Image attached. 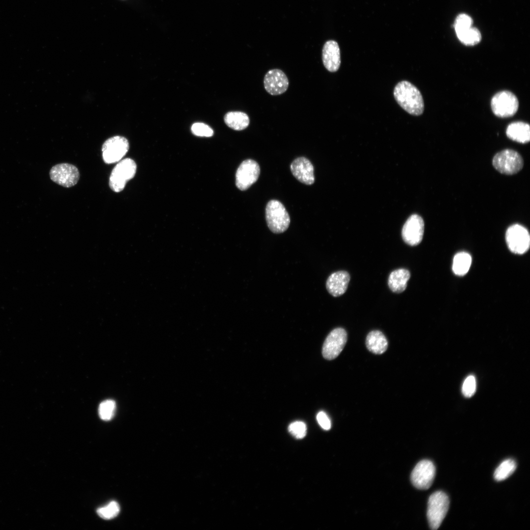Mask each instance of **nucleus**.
Masks as SVG:
<instances>
[{"label": "nucleus", "instance_id": "14", "mask_svg": "<svg viewBox=\"0 0 530 530\" xmlns=\"http://www.w3.org/2000/svg\"><path fill=\"white\" fill-rule=\"evenodd\" d=\"M289 84L286 75L283 71L278 69L269 70L264 77L265 88L271 95H278L284 93L288 89Z\"/></svg>", "mask_w": 530, "mask_h": 530}, {"label": "nucleus", "instance_id": "24", "mask_svg": "<svg viewBox=\"0 0 530 530\" xmlns=\"http://www.w3.org/2000/svg\"><path fill=\"white\" fill-rule=\"evenodd\" d=\"M516 462L512 459L504 460L496 469L494 477L498 481L504 480L510 477L515 471Z\"/></svg>", "mask_w": 530, "mask_h": 530}, {"label": "nucleus", "instance_id": "8", "mask_svg": "<svg viewBox=\"0 0 530 530\" xmlns=\"http://www.w3.org/2000/svg\"><path fill=\"white\" fill-rule=\"evenodd\" d=\"M129 149V143L125 137L121 136L110 137L106 140L102 146L103 160L107 164L118 162L125 156Z\"/></svg>", "mask_w": 530, "mask_h": 530}, {"label": "nucleus", "instance_id": "12", "mask_svg": "<svg viewBox=\"0 0 530 530\" xmlns=\"http://www.w3.org/2000/svg\"><path fill=\"white\" fill-rule=\"evenodd\" d=\"M50 177L57 184L70 187L77 184L80 179V173L74 165L63 163L52 167L50 171Z\"/></svg>", "mask_w": 530, "mask_h": 530}, {"label": "nucleus", "instance_id": "15", "mask_svg": "<svg viewBox=\"0 0 530 530\" xmlns=\"http://www.w3.org/2000/svg\"><path fill=\"white\" fill-rule=\"evenodd\" d=\"M290 168L292 175L301 183L307 185H311L314 183V167L307 158H296L291 163Z\"/></svg>", "mask_w": 530, "mask_h": 530}, {"label": "nucleus", "instance_id": "10", "mask_svg": "<svg viewBox=\"0 0 530 530\" xmlns=\"http://www.w3.org/2000/svg\"><path fill=\"white\" fill-rule=\"evenodd\" d=\"M347 335L343 328L332 330L326 338L323 344L322 354L328 360H333L340 354L346 343Z\"/></svg>", "mask_w": 530, "mask_h": 530}, {"label": "nucleus", "instance_id": "29", "mask_svg": "<svg viewBox=\"0 0 530 530\" xmlns=\"http://www.w3.org/2000/svg\"><path fill=\"white\" fill-rule=\"evenodd\" d=\"M192 132L199 136L210 137L213 134L212 129L208 125L203 123H195L191 128Z\"/></svg>", "mask_w": 530, "mask_h": 530}, {"label": "nucleus", "instance_id": "6", "mask_svg": "<svg viewBox=\"0 0 530 530\" xmlns=\"http://www.w3.org/2000/svg\"><path fill=\"white\" fill-rule=\"evenodd\" d=\"M491 107L497 117L507 118L513 116L517 111L519 101L511 92L504 90L498 92L492 98Z\"/></svg>", "mask_w": 530, "mask_h": 530}, {"label": "nucleus", "instance_id": "28", "mask_svg": "<svg viewBox=\"0 0 530 530\" xmlns=\"http://www.w3.org/2000/svg\"><path fill=\"white\" fill-rule=\"evenodd\" d=\"M476 380L474 376L470 375L465 379L462 387L463 395L466 398L474 395L476 390Z\"/></svg>", "mask_w": 530, "mask_h": 530}, {"label": "nucleus", "instance_id": "19", "mask_svg": "<svg viewBox=\"0 0 530 530\" xmlns=\"http://www.w3.org/2000/svg\"><path fill=\"white\" fill-rule=\"evenodd\" d=\"M368 349L375 354L385 352L388 346V340L384 334L379 330H372L369 333L366 339Z\"/></svg>", "mask_w": 530, "mask_h": 530}, {"label": "nucleus", "instance_id": "31", "mask_svg": "<svg viewBox=\"0 0 530 530\" xmlns=\"http://www.w3.org/2000/svg\"><path fill=\"white\" fill-rule=\"evenodd\" d=\"M317 420L320 426L324 430H328L331 428V421L327 414L323 411H320L317 415Z\"/></svg>", "mask_w": 530, "mask_h": 530}, {"label": "nucleus", "instance_id": "4", "mask_svg": "<svg viewBox=\"0 0 530 530\" xmlns=\"http://www.w3.org/2000/svg\"><path fill=\"white\" fill-rule=\"evenodd\" d=\"M136 164L130 158L118 161L113 168L109 179V186L115 192L123 190L127 183L132 179L136 173Z\"/></svg>", "mask_w": 530, "mask_h": 530}, {"label": "nucleus", "instance_id": "30", "mask_svg": "<svg viewBox=\"0 0 530 530\" xmlns=\"http://www.w3.org/2000/svg\"><path fill=\"white\" fill-rule=\"evenodd\" d=\"M473 20L466 14H460L456 18L454 23L455 32H458L472 26Z\"/></svg>", "mask_w": 530, "mask_h": 530}, {"label": "nucleus", "instance_id": "23", "mask_svg": "<svg viewBox=\"0 0 530 530\" xmlns=\"http://www.w3.org/2000/svg\"><path fill=\"white\" fill-rule=\"evenodd\" d=\"M456 34L459 41L466 46L476 45L479 43L481 39L479 30L472 26L456 32Z\"/></svg>", "mask_w": 530, "mask_h": 530}, {"label": "nucleus", "instance_id": "18", "mask_svg": "<svg viewBox=\"0 0 530 530\" xmlns=\"http://www.w3.org/2000/svg\"><path fill=\"white\" fill-rule=\"evenodd\" d=\"M506 136L511 140L525 144L530 140V128L529 124L516 121L508 125L506 130Z\"/></svg>", "mask_w": 530, "mask_h": 530}, {"label": "nucleus", "instance_id": "27", "mask_svg": "<svg viewBox=\"0 0 530 530\" xmlns=\"http://www.w3.org/2000/svg\"><path fill=\"white\" fill-rule=\"evenodd\" d=\"M288 430L296 438L302 439L306 434L307 427L304 422L295 421L289 425Z\"/></svg>", "mask_w": 530, "mask_h": 530}, {"label": "nucleus", "instance_id": "22", "mask_svg": "<svg viewBox=\"0 0 530 530\" xmlns=\"http://www.w3.org/2000/svg\"><path fill=\"white\" fill-rule=\"evenodd\" d=\"M472 263L471 255L465 252L457 253L454 257L452 270L457 275L463 276L469 271Z\"/></svg>", "mask_w": 530, "mask_h": 530}, {"label": "nucleus", "instance_id": "7", "mask_svg": "<svg viewBox=\"0 0 530 530\" xmlns=\"http://www.w3.org/2000/svg\"><path fill=\"white\" fill-rule=\"evenodd\" d=\"M505 240L509 249L513 253L523 254L529 249L530 237L523 226L515 224L509 226L505 233Z\"/></svg>", "mask_w": 530, "mask_h": 530}, {"label": "nucleus", "instance_id": "3", "mask_svg": "<svg viewBox=\"0 0 530 530\" xmlns=\"http://www.w3.org/2000/svg\"><path fill=\"white\" fill-rule=\"evenodd\" d=\"M265 218L269 229L275 234L284 232L290 223V215L285 207L277 200H271L267 203Z\"/></svg>", "mask_w": 530, "mask_h": 530}, {"label": "nucleus", "instance_id": "20", "mask_svg": "<svg viewBox=\"0 0 530 530\" xmlns=\"http://www.w3.org/2000/svg\"><path fill=\"white\" fill-rule=\"evenodd\" d=\"M410 278L409 271L405 268H399L391 272L388 277V284L394 292L400 293L406 288L407 282Z\"/></svg>", "mask_w": 530, "mask_h": 530}, {"label": "nucleus", "instance_id": "21", "mask_svg": "<svg viewBox=\"0 0 530 530\" xmlns=\"http://www.w3.org/2000/svg\"><path fill=\"white\" fill-rule=\"evenodd\" d=\"M224 119L229 127L236 131L246 129L250 123L247 114L241 111L228 112L225 114Z\"/></svg>", "mask_w": 530, "mask_h": 530}, {"label": "nucleus", "instance_id": "1", "mask_svg": "<svg viewBox=\"0 0 530 530\" xmlns=\"http://www.w3.org/2000/svg\"><path fill=\"white\" fill-rule=\"evenodd\" d=\"M394 96L398 104L411 115L419 116L424 110V102L419 90L406 80L399 82L395 87Z\"/></svg>", "mask_w": 530, "mask_h": 530}, {"label": "nucleus", "instance_id": "26", "mask_svg": "<svg viewBox=\"0 0 530 530\" xmlns=\"http://www.w3.org/2000/svg\"><path fill=\"white\" fill-rule=\"evenodd\" d=\"M120 512V506L115 501H112L107 505L99 508L97 512L103 519L109 520L116 517Z\"/></svg>", "mask_w": 530, "mask_h": 530}, {"label": "nucleus", "instance_id": "9", "mask_svg": "<svg viewBox=\"0 0 530 530\" xmlns=\"http://www.w3.org/2000/svg\"><path fill=\"white\" fill-rule=\"evenodd\" d=\"M435 473L433 463L429 460H422L417 463L411 473V482L419 489H427L433 483Z\"/></svg>", "mask_w": 530, "mask_h": 530}, {"label": "nucleus", "instance_id": "13", "mask_svg": "<svg viewBox=\"0 0 530 530\" xmlns=\"http://www.w3.org/2000/svg\"><path fill=\"white\" fill-rule=\"evenodd\" d=\"M424 222L420 215H411L404 223L401 232L403 241L407 244L414 246L421 243L424 233Z\"/></svg>", "mask_w": 530, "mask_h": 530}, {"label": "nucleus", "instance_id": "2", "mask_svg": "<svg viewBox=\"0 0 530 530\" xmlns=\"http://www.w3.org/2000/svg\"><path fill=\"white\" fill-rule=\"evenodd\" d=\"M449 504V497L443 491L435 492L430 496L427 517L431 529L437 530L440 526L448 511Z\"/></svg>", "mask_w": 530, "mask_h": 530}, {"label": "nucleus", "instance_id": "16", "mask_svg": "<svg viewBox=\"0 0 530 530\" xmlns=\"http://www.w3.org/2000/svg\"><path fill=\"white\" fill-rule=\"evenodd\" d=\"M322 59L325 68L330 72L338 70L341 65L340 50L338 43L333 40L326 41L322 51Z\"/></svg>", "mask_w": 530, "mask_h": 530}, {"label": "nucleus", "instance_id": "25", "mask_svg": "<svg viewBox=\"0 0 530 530\" xmlns=\"http://www.w3.org/2000/svg\"><path fill=\"white\" fill-rule=\"evenodd\" d=\"M116 410V403L111 399L102 401L98 408L99 415L104 421L110 420L114 416Z\"/></svg>", "mask_w": 530, "mask_h": 530}, {"label": "nucleus", "instance_id": "5", "mask_svg": "<svg viewBox=\"0 0 530 530\" xmlns=\"http://www.w3.org/2000/svg\"><path fill=\"white\" fill-rule=\"evenodd\" d=\"M492 164L500 173L511 175L517 173L523 168L524 161L517 151L507 149L497 153L493 157Z\"/></svg>", "mask_w": 530, "mask_h": 530}, {"label": "nucleus", "instance_id": "11", "mask_svg": "<svg viewBox=\"0 0 530 530\" xmlns=\"http://www.w3.org/2000/svg\"><path fill=\"white\" fill-rule=\"evenodd\" d=\"M260 173L259 164L254 160L247 159L238 166L236 174V185L240 190H245L258 180Z\"/></svg>", "mask_w": 530, "mask_h": 530}, {"label": "nucleus", "instance_id": "17", "mask_svg": "<svg viewBox=\"0 0 530 530\" xmlns=\"http://www.w3.org/2000/svg\"><path fill=\"white\" fill-rule=\"evenodd\" d=\"M349 281L350 275L347 271H336L330 275L327 278L326 287L331 295L338 297L346 292Z\"/></svg>", "mask_w": 530, "mask_h": 530}]
</instances>
